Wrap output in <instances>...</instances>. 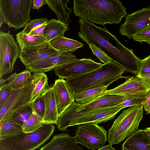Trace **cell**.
Listing matches in <instances>:
<instances>
[{
  "label": "cell",
  "mask_w": 150,
  "mask_h": 150,
  "mask_svg": "<svg viewBox=\"0 0 150 150\" xmlns=\"http://www.w3.org/2000/svg\"><path fill=\"white\" fill-rule=\"evenodd\" d=\"M131 97L115 94L105 95L97 100L83 105L74 101L67 108L72 110L90 109L114 106Z\"/></svg>",
  "instance_id": "e0dca14e"
},
{
  "label": "cell",
  "mask_w": 150,
  "mask_h": 150,
  "mask_svg": "<svg viewBox=\"0 0 150 150\" xmlns=\"http://www.w3.org/2000/svg\"><path fill=\"white\" fill-rule=\"evenodd\" d=\"M32 0H0V12L4 23L15 30L24 27L30 20Z\"/></svg>",
  "instance_id": "52a82bcc"
},
{
  "label": "cell",
  "mask_w": 150,
  "mask_h": 150,
  "mask_svg": "<svg viewBox=\"0 0 150 150\" xmlns=\"http://www.w3.org/2000/svg\"><path fill=\"white\" fill-rule=\"evenodd\" d=\"M88 45L93 54L104 64L113 61L105 53L94 45L91 43Z\"/></svg>",
  "instance_id": "1f68e13d"
},
{
  "label": "cell",
  "mask_w": 150,
  "mask_h": 150,
  "mask_svg": "<svg viewBox=\"0 0 150 150\" xmlns=\"http://www.w3.org/2000/svg\"><path fill=\"white\" fill-rule=\"evenodd\" d=\"M140 78L147 88L150 90V73L141 75H136Z\"/></svg>",
  "instance_id": "60d3db41"
},
{
  "label": "cell",
  "mask_w": 150,
  "mask_h": 150,
  "mask_svg": "<svg viewBox=\"0 0 150 150\" xmlns=\"http://www.w3.org/2000/svg\"><path fill=\"white\" fill-rule=\"evenodd\" d=\"M31 103L34 112L40 118L43 120L45 112V105L41 96L35 101Z\"/></svg>",
  "instance_id": "836d02e7"
},
{
  "label": "cell",
  "mask_w": 150,
  "mask_h": 150,
  "mask_svg": "<svg viewBox=\"0 0 150 150\" xmlns=\"http://www.w3.org/2000/svg\"><path fill=\"white\" fill-rule=\"evenodd\" d=\"M59 52L47 41L21 50L19 58L26 67L36 61L56 55Z\"/></svg>",
  "instance_id": "9a60e30c"
},
{
  "label": "cell",
  "mask_w": 150,
  "mask_h": 150,
  "mask_svg": "<svg viewBox=\"0 0 150 150\" xmlns=\"http://www.w3.org/2000/svg\"><path fill=\"white\" fill-rule=\"evenodd\" d=\"M32 75L25 69L18 73H14L6 78L8 84L13 90L19 89L23 87L31 79Z\"/></svg>",
  "instance_id": "83f0119b"
},
{
  "label": "cell",
  "mask_w": 150,
  "mask_h": 150,
  "mask_svg": "<svg viewBox=\"0 0 150 150\" xmlns=\"http://www.w3.org/2000/svg\"><path fill=\"white\" fill-rule=\"evenodd\" d=\"M69 29L68 24L53 18L48 20L44 32V36L48 42L59 36H64V33Z\"/></svg>",
  "instance_id": "7402d4cb"
},
{
  "label": "cell",
  "mask_w": 150,
  "mask_h": 150,
  "mask_svg": "<svg viewBox=\"0 0 150 150\" xmlns=\"http://www.w3.org/2000/svg\"><path fill=\"white\" fill-rule=\"evenodd\" d=\"M80 29L79 36L88 45L92 43L101 49L113 61L125 70L137 75L138 73L141 59L134 53L132 49L124 46L115 39L116 45L114 46L109 41L115 35L112 34L104 27L101 28L94 24L80 18L78 21Z\"/></svg>",
  "instance_id": "6da1fadb"
},
{
  "label": "cell",
  "mask_w": 150,
  "mask_h": 150,
  "mask_svg": "<svg viewBox=\"0 0 150 150\" xmlns=\"http://www.w3.org/2000/svg\"><path fill=\"white\" fill-rule=\"evenodd\" d=\"M144 110L147 114L150 112V92L145 96V99L143 104Z\"/></svg>",
  "instance_id": "f35d334b"
},
{
  "label": "cell",
  "mask_w": 150,
  "mask_h": 150,
  "mask_svg": "<svg viewBox=\"0 0 150 150\" xmlns=\"http://www.w3.org/2000/svg\"><path fill=\"white\" fill-rule=\"evenodd\" d=\"M150 73V54L140 61L139 68L137 75H141Z\"/></svg>",
  "instance_id": "8d00e7d4"
},
{
  "label": "cell",
  "mask_w": 150,
  "mask_h": 150,
  "mask_svg": "<svg viewBox=\"0 0 150 150\" xmlns=\"http://www.w3.org/2000/svg\"><path fill=\"white\" fill-rule=\"evenodd\" d=\"M0 108L10 96L13 89L8 83H6L0 87Z\"/></svg>",
  "instance_id": "d590c367"
},
{
  "label": "cell",
  "mask_w": 150,
  "mask_h": 150,
  "mask_svg": "<svg viewBox=\"0 0 150 150\" xmlns=\"http://www.w3.org/2000/svg\"><path fill=\"white\" fill-rule=\"evenodd\" d=\"M150 92L142 80L137 76H127L125 81L116 87L104 92L103 96L118 95L128 97L145 96Z\"/></svg>",
  "instance_id": "4fadbf2b"
},
{
  "label": "cell",
  "mask_w": 150,
  "mask_h": 150,
  "mask_svg": "<svg viewBox=\"0 0 150 150\" xmlns=\"http://www.w3.org/2000/svg\"><path fill=\"white\" fill-rule=\"evenodd\" d=\"M73 4L75 15L93 24H117L127 14L118 0H74Z\"/></svg>",
  "instance_id": "7a4b0ae2"
},
{
  "label": "cell",
  "mask_w": 150,
  "mask_h": 150,
  "mask_svg": "<svg viewBox=\"0 0 150 150\" xmlns=\"http://www.w3.org/2000/svg\"><path fill=\"white\" fill-rule=\"evenodd\" d=\"M33 112L32 104L30 102L19 108L10 118L22 127Z\"/></svg>",
  "instance_id": "4316f807"
},
{
  "label": "cell",
  "mask_w": 150,
  "mask_h": 150,
  "mask_svg": "<svg viewBox=\"0 0 150 150\" xmlns=\"http://www.w3.org/2000/svg\"><path fill=\"white\" fill-rule=\"evenodd\" d=\"M148 150H150V149H148Z\"/></svg>",
  "instance_id": "bcb514c9"
},
{
  "label": "cell",
  "mask_w": 150,
  "mask_h": 150,
  "mask_svg": "<svg viewBox=\"0 0 150 150\" xmlns=\"http://www.w3.org/2000/svg\"><path fill=\"white\" fill-rule=\"evenodd\" d=\"M145 99V96L141 97H132L126 100L116 106L120 107L122 109L132 106H143V104Z\"/></svg>",
  "instance_id": "4dcf8cb0"
},
{
  "label": "cell",
  "mask_w": 150,
  "mask_h": 150,
  "mask_svg": "<svg viewBox=\"0 0 150 150\" xmlns=\"http://www.w3.org/2000/svg\"><path fill=\"white\" fill-rule=\"evenodd\" d=\"M46 4H47L46 0H33L32 8L38 10L42 6Z\"/></svg>",
  "instance_id": "ab89813d"
},
{
  "label": "cell",
  "mask_w": 150,
  "mask_h": 150,
  "mask_svg": "<svg viewBox=\"0 0 150 150\" xmlns=\"http://www.w3.org/2000/svg\"><path fill=\"white\" fill-rule=\"evenodd\" d=\"M50 45L60 52H73L83 46L80 42L64 36L57 37L50 42Z\"/></svg>",
  "instance_id": "603a6c76"
},
{
  "label": "cell",
  "mask_w": 150,
  "mask_h": 150,
  "mask_svg": "<svg viewBox=\"0 0 150 150\" xmlns=\"http://www.w3.org/2000/svg\"><path fill=\"white\" fill-rule=\"evenodd\" d=\"M150 26V7L138 10L125 16L119 33L131 39L135 35Z\"/></svg>",
  "instance_id": "8fae6325"
},
{
  "label": "cell",
  "mask_w": 150,
  "mask_h": 150,
  "mask_svg": "<svg viewBox=\"0 0 150 150\" xmlns=\"http://www.w3.org/2000/svg\"><path fill=\"white\" fill-rule=\"evenodd\" d=\"M143 117L142 106H132L125 110L108 130L109 143L112 145L117 144L137 131Z\"/></svg>",
  "instance_id": "8992f818"
},
{
  "label": "cell",
  "mask_w": 150,
  "mask_h": 150,
  "mask_svg": "<svg viewBox=\"0 0 150 150\" xmlns=\"http://www.w3.org/2000/svg\"><path fill=\"white\" fill-rule=\"evenodd\" d=\"M9 30L0 32V77L11 73L21 50Z\"/></svg>",
  "instance_id": "9c48e42d"
},
{
  "label": "cell",
  "mask_w": 150,
  "mask_h": 150,
  "mask_svg": "<svg viewBox=\"0 0 150 150\" xmlns=\"http://www.w3.org/2000/svg\"><path fill=\"white\" fill-rule=\"evenodd\" d=\"M55 128L53 124L44 123L34 132L25 133L22 132L0 139V150H35L50 139Z\"/></svg>",
  "instance_id": "5b68a950"
},
{
  "label": "cell",
  "mask_w": 150,
  "mask_h": 150,
  "mask_svg": "<svg viewBox=\"0 0 150 150\" xmlns=\"http://www.w3.org/2000/svg\"><path fill=\"white\" fill-rule=\"evenodd\" d=\"M74 142L92 150L98 149L104 146L107 140V132L97 124L86 123L77 125Z\"/></svg>",
  "instance_id": "ba28073f"
},
{
  "label": "cell",
  "mask_w": 150,
  "mask_h": 150,
  "mask_svg": "<svg viewBox=\"0 0 150 150\" xmlns=\"http://www.w3.org/2000/svg\"><path fill=\"white\" fill-rule=\"evenodd\" d=\"M16 42L21 50L28 47L47 42L44 36L26 34L21 31L16 34Z\"/></svg>",
  "instance_id": "484cf974"
},
{
  "label": "cell",
  "mask_w": 150,
  "mask_h": 150,
  "mask_svg": "<svg viewBox=\"0 0 150 150\" xmlns=\"http://www.w3.org/2000/svg\"><path fill=\"white\" fill-rule=\"evenodd\" d=\"M22 132V127L10 118L0 124V139L15 135Z\"/></svg>",
  "instance_id": "f1b7e54d"
},
{
  "label": "cell",
  "mask_w": 150,
  "mask_h": 150,
  "mask_svg": "<svg viewBox=\"0 0 150 150\" xmlns=\"http://www.w3.org/2000/svg\"><path fill=\"white\" fill-rule=\"evenodd\" d=\"M52 87L59 116L75 101L74 96L64 79L55 80Z\"/></svg>",
  "instance_id": "2e32d148"
},
{
  "label": "cell",
  "mask_w": 150,
  "mask_h": 150,
  "mask_svg": "<svg viewBox=\"0 0 150 150\" xmlns=\"http://www.w3.org/2000/svg\"><path fill=\"white\" fill-rule=\"evenodd\" d=\"M125 70L114 61L103 64L99 68L80 76L65 79L71 92L75 96L88 89L101 86H108L122 78Z\"/></svg>",
  "instance_id": "3957f363"
},
{
  "label": "cell",
  "mask_w": 150,
  "mask_h": 150,
  "mask_svg": "<svg viewBox=\"0 0 150 150\" xmlns=\"http://www.w3.org/2000/svg\"><path fill=\"white\" fill-rule=\"evenodd\" d=\"M47 22L34 28L29 34L38 36H44V30Z\"/></svg>",
  "instance_id": "74e56055"
},
{
  "label": "cell",
  "mask_w": 150,
  "mask_h": 150,
  "mask_svg": "<svg viewBox=\"0 0 150 150\" xmlns=\"http://www.w3.org/2000/svg\"><path fill=\"white\" fill-rule=\"evenodd\" d=\"M44 123L42 120L34 112L22 127V131L25 133L33 132L38 130Z\"/></svg>",
  "instance_id": "f546056e"
},
{
  "label": "cell",
  "mask_w": 150,
  "mask_h": 150,
  "mask_svg": "<svg viewBox=\"0 0 150 150\" xmlns=\"http://www.w3.org/2000/svg\"><path fill=\"white\" fill-rule=\"evenodd\" d=\"M48 20L47 18H42L31 20L25 25L21 31L26 34H29L34 28L47 23Z\"/></svg>",
  "instance_id": "d6a6232c"
},
{
  "label": "cell",
  "mask_w": 150,
  "mask_h": 150,
  "mask_svg": "<svg viewBox=\"0 0 150 150\" xmlns=\"http://www.w3.org/2000/svg\"><path fill=\"white\" fill-rule=\"evenodd\" d=\"M3 23H4L3 16L1 12H0V28Z\"/></svg>",
  "instance_id": "f6af8a7d"
},
{
  "label": "cell",
  "mask_w": 150,
  "mask_h": 150,
  "mask_svg": "<svg viewBox=\"0 0 150 150\" xmlns=\"http://www.w3.org/2000/svg\"><path fill=\"white\" fill-rule=\"evenodd\" d=\"M149 114H150V112H149Z\"/></svg>",
  "instance_id": "7dc6e473"
},
{
  "label": "cell",
  "mask_w": 150,
  "mask_h": 150,
  "mask_svg": "<svg viewBox=\"0 0 150 150\" xmlns=\"http://www.w3.org/2000/svg\"><path fill=\"white\" fill-rule=\"evenodd\" d=\"M95 150H116L112 146V145L110 144H108L106 146H104L102 148Z\"/></svg>",
  "instance_id": "7bdbcfd3"
},
{
  "label": "cell",
  "mask_w": 150,
  "mask_h": 150,
  "mask_svg": "<svg viewBox=\"0 0 150 150\" xmlns=\"http://www.w3.org/2000/svg\"><path fill=\"white\" fill-rule=\"evenodd\" d=\"M143 134L146 142L150 145V127H146L143 129Z\"/></svg>",
  "instance_id": "b9f144b4"
},
{
  "label": "cell",
  "mask_w": 150,
  "mask_h": 150,
  "mask_svg": "<svg viewBox=\"0 0 150 150\" xmlns=\"http://www.w3.org/2000/svg\"><path fill=\"white\" fill-rule=\"evenodd\" d=\"M103 64L91 58H83L74 61L58 67L54 70L59 78L74 77L90 72L101 67Z\"/></svg>",
  "instance_id": "7c38bea8"
},
{
  "label": "cell",
  "mask_w": 150,
  "mask_h": 150,
  "mask_svg": "<svg viewBox=\"0 0 150 150\" xmlns=\"http://www.w3.org/2000/svg\"><path fill=\"white\" fill-rule=\"evenodd\" d=\"M107 86H101L88 89L76 95L75 101L83 105L94 101L103 96L104 92L106 91Z\"/></svg>",
  "instance_id": "d4e9b609"
},
{
  "label": "cell",
  "mask_w": 150,
  "mask_h": 150,
  "mask_svg": "<svg viewBox=\"0 0 150 150\" xmlns=\"http://www.w3.org/2000/svg\"><path fill=\"white\" fill-rule=\"evenodd\" d=\"M39 150H83L74 141L73 137L66 133L54 136L48 143Z\"/></svg>",
  "instance_id": "ac0fdd59"
},
{
  "label": "cell",
  "mask_w": 150,
  "mask_h": 150,
  "mask_svg": "<svg viewBox=\"0 0 150 150\" xmlns=\"http://www.w3.org/2000/svg\"><path fill=\"white\" fill-rule=\"evenodd\" d=\"M33 87L30 102H33L43 94L49 88L48 79L45 73H34L31 78Z\"/></svg>",
  "instance_id": "cb8c5ba5"
},
{
  "label": "cell",
  "mask_w": 150,
  "mask_h": 150,
  "mask_svg": "<svg viewBox=\"0 0 150 150\" xmlns=\"http://www.w3.org/2000/svg\"><path fill=\"white\" fill-rule=\"evenodd\" d=\"M45 105L42 122L45 124L57 125L59 117L52 86H49L41 96Z\"/></svg>",
  "instance_id": "d6986e66"
},
{
  "label": "cell",
  "mask_w": 150,
  "mask_h": 150,
  "mask_svg": "<svg viewBox=\"0 0 150 150\" xmlns=\"http://www.w3.org/2000/svg\"><path fill=\"white\" fill-rule=\"evenodd\" d=\"M132 38L141 43L145 42L150 45V26L135 35Z\"/></svg>",
  "instance_id": "e575fe53"
},
{
  "label": "cell",
  "mask_w": 150,
  "mask_h": 150,
  "mask_svg": "<svg viewBox=\"0 0 150 150\" xmlns=\"http://www.w3.org/2000/svg\"><path fill=\"white\" fill-rule=\"evenodd\" d=\"M143 129H138L127 137L122 145V150H148L149 145L143 135Z\"/></svg>",
  "instance_id": "44dd1931"
},
{
  "label": "cell",
  "mask_w": 150,
  "mask_h": 150,
  "mask_svg": "<svg viewBox=\"0 0 150 150\" xmlns=\"http://www.w3.org/2000/svg\"><path fill=\"white\" fill-rule=\"evenodd\" d=\"M33 83L30 80L21 88L13 90L9 97L0 108V123L9 119L20 107L30 102Z\"/></svg>",
  "instance_id": "30bf717a"
},
{
  "label": "cell",
  "mask_w": 150,
  "mask_h": 150,
  "mask_svg": "<svg viewBox=\"0 0 150 150\" xmlns=\"http://www.w3.org/2000/svg\"><path fill=\"white\" fill-rule=\"evenodd\" d=\"M47 5L50 9L56 14L58 20L64 23L70 22V14L72 9L69 8L67 4L70 3L69 0H46Z\"/></svg>",
  "instance_id": "ffe728a7"
},
{
  "label": "cell",
  "mask_w": 150,
  "mask_h": 150,
  "mask_svg": "<svg viewBox=\"0 0 150 150\" xmlns=\"http://www.w3.org/2000/svg\"><path fill=\"white\" fill-rule=\"evenodd\" d=\"M122 110L117 106L96 109L72 110L67 108L59 116L57 124L60 131H67V127L79 124L105 122L113 119Z\"/></svg>",
  "instance_id": "277c9868"
},
{
  "label": "cell",
  "mask_w": 150,
  "mask_h": 150,
  "mask_svg": "<svg viewBox=\"0 0 150 150\" xmlns=\"http://www.w3.org/2000/svg\"><path fill=\"white\" fill-rule=\"evenodd\" d=\"M78 59L70 52H59L56 55L31 63L25 67V69L31 73H45Z\"/></svg>",
  "instance_id": "5bb4252c"
},
{
  "label": "cell",
  "mask_w": 150,
  "mask_h": 150,
  "mask_svg": "<svg viewBox=\"0 0 150 150\" xmlns=\"http://www.w3.org/2000/svg\"><path fill=\"white\" fill-rule=\"evenodd\" d=\"M7 81L6 79H4L1 77H0V87L4 85L6 83V82Z\"/></svg>",
  "instance_id": "ee69618b"
}]
</instances>
